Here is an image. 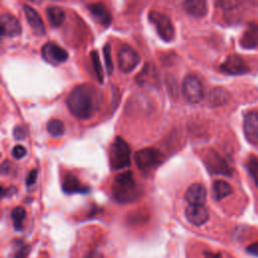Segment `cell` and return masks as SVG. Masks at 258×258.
I'll use <instances>...</instances> for the list:
<instances>
[{
  "instance_id": "obj_4",
  "label": "cell",
  "mask_w": 258,
  "mask_h": 258,
  "mask_svg": "<svg viewBox=\"0 0 258 258\" xmlns=\"http://www.w3.org/2000/svg\"><path fill=\"white\" fill-rule=\"evenodd\" d=\"M148 19L156 29L157 34L164 41H171L174 38V27L171 20L165 14L151 10L148 13Z\"/></svg>"
},
{
  "instance_id": "obj_17",
  "label": "cell",
  "mask_w": 258,
  "mask_h": 258,
  "mask_svg": "<svg viewBox=\"0 0 258 258\" xmlns=\"http://www.w3.org/2000/svg\"><path fill=\"white\" fill-rule=\"evenodd\" d=\"M92 16L103 26H109L112 22V15L103 3H91L87 6Z\"/></svg>"
},
{
  "instance_id": "obj_12",
  "label": "cell",
  "mask_w": 258,
  "mask_h": 258,
  "mask_svg": "<svg viewBox=\"0 0 258 258\" xmlns=\"http://www.w3.org/2000/svg\"><path fill=\"white\" fill-rule=\"evenodd\" d=\"M1 35L7 37H15L21 33V24L17 18L8 13H3L0 19Z\"/></svg>"
},
{
  "instance_id": "obj_26",
  "label": "cell",
  "mask_w": 258,
  "mask_h": 258,
  "mask_svg": "<svg viewBox=\"0 0 258 258\" xmlns=\"http://www.w3.org/2000/svg\"><path fill=\"white\" fill-rule=\"evenodd\" d=\"M90 56H91V60L93 63V68L95 71V74L99 80L100 83L103 82V78H104V74H103V69L100 62V57H99V53L96 50H92L90 52Z\"/></svg>"
},
{
  "instance_id": "obj_21",
  "label": "cell",
  "mask_w": 258,
  "mask_h": 258,
  "mask_svg": "<svg viewBox=\"0 0 258 258\" xmlns=\"http://www.w3.org/2000/svg\"><path fill=\"white\" fill-rule=\"evenodd\" d=\"M46 17L51 26L57 27L64 20V12L58 6H48L46 8Z\"/></svg>"
},
{
  "instance_id": "obj_6",
  "label": "cell",
  "mask_w": 258,
  "mask_h": 258,
  "mask_svg": "<svg viewBox=\"0 0 258 258\" xmlns=\"http://www.w3.org/2000/svg\"><path fill=\"white\" fill-rule=\"evenodd\" d=\"M182 95L190 104H197L204 98V89L201 81L195 75H186L182 81Z\"/></svg>"
},
{
  "instance_id": "obj_34",
  "label": "cell",
  "mask_w": 258,
  "mask_h": 258,
  "mask_svg": "<svg viewBox=\"0 0 258 258\" xmlns=\"http://www.w3.org/2000/svg\"><path fill=\"white\" fill-rule=\"evenodd\" d=\"M15 192H16V188H15L14 186H9V187H7V188L2 187V191H1V194H2V197H3V198L10 197V196L14 195Z\"/></svg>"
},
{
  "instance_id": "obj_20",
  "label": "cell",
  "mask_w": 258,
  "mask_h": 258,
  "mask_svg": "<svg viewBox=\"0 0 258 258\" xmlns=\"http://www.w3.org/2000/svg\"><path fill=\"white\" fill-rule=\"evenodd\" d=\"M233 192L232 186L223 179H217L213 183V197L216 201H221Z\"/></svg>"
},
{
  "instance_id": "obj_31",
  "label": "cell",
  "mask_w": 258,
  "mask_h": 258,
  "mask_svg": "<svg viewBox=\"0 0 258 258\" xmlns=\"http://www.w3.org/2000/svg\"><path fill=\"white\" fill-rule=\"evenodd\" d=\"M28 253H29V248L27 247V246H22V247H20L17 251H16V253H15V255H14V258H27V256H28Z\"/></svg>"
},
{
  "instance_id": "obj_30",
  "label": "cell",
  "mask_w": 258,
  "mask_h": 258,
  "mask_svg": "<svg viewBox=\"0 0 258 258\" xmlns=\"http://www.w3.org/2000/svg\"><path fill=\"white\" fill-rule=\"evenodd\" d=\"M36 177H37V170L36 169H31L28 172L27 176H26V180H25L26 185L27 186L33 185L35 183V181H36Z\"/></svg>"
},
{
  "instance_id": "obj_14",
  "label": "cell",
  "mask_w": 258,
  "mask_h": 258,
  "mask_svg": "<svg viewBox=\"0 0 258 258\" xmlns=\"http://www.w3.org/2000/svg\"><path fill=\"white\" fill-rule=\"evenodd\" d=\"M184 199L189 205L204 206L207 200V189L200 183H194L185 190Z\"/></svg>"
},
{
  "instance_id": "obj_29",
  "label": "cell",
  "mask_w": 258,
  "mask_h": 258,
  "mask_svg": "<svg viewBox=\"0 0 258 258\" xmlns=\"http://www.w3.org/2000/svg\"><path fill=\"white\" fill-rule=\"evenodd\" d=\"M217 4L225 10H232V9H235L240 4V2H238V1H220Z\"/></svg>"
},
{
  "instance_id": "obj_10",
  "label": "cell",
  "mask_w": 258,
  "mask_h": 258,
  "mask_svg": "<svg viewBox=\"0 0 258 258\" xmlns=\"http://www.w3.org/2000/svg\"><path fill=\"white\" fill-rule=\"evenodd\" d=\"M220 70L228 75H244L247 74L250 69L245 62V60L237 55V54H231L229 55L224 62L221 64Z\"/></svg>"
},
{
  "instance_id": "obj_8",
  "label": "cell",
  "mask_w": 258,
  "mask_h": 258,
  "mask_svg": "<svg viewBox=\"0 0 258 258\" xmlns=\"http://www.w3.org/2000/svg\"><path fill=\"white\" fill-rule=\"evenodd\" d=\"M204 163L208 170L214 174L230 176L233 172L229 164L216 151L210 150L204 157Z\"/></svg>"
},
{
  "instance_id": "obj_33",
  "label": "cell",
  "mask_w": 258,
  "mask_h": 258,
  "mask_svg": "<svg viewBox=\"0 0 258 258\" xmlns=\"http://www.w3.org/2000/svg\"><path fill=\"white\" fill-rule=\"evenodd\" d=\"M246 251H247L250 255H253V256L258 257V242H255V243L250 244V245L246 248Z\"/></svg>"
},
{
  "instance_id": "obj_27",
  "label": "cell",
  "mask_w": 258,
  "mask_h": 258,
  "mask_svg": "<svg viewBox=\"0 0 258 258\" xmlns=\"http://www.w3.org/2000/svg\"><path fill=\"white\" fill-rule=\"evenodd\" d=\"M104 52V58H105V64H106V70L108 75H111L113 73V60L111 57V46L109 43L105 44L103 48Z\"/></svg>"
},
{
  "instance_id": "obj_32",
  "label": "cell",
  "mask_w": 258,
  "mask_h": 258,
  "mask_svg": "<svg viewBox=\"0 0 258 258\" xmlns=\"http://www.w3.org/2000/svg\"><path fill=\"white\" fill-rule=\"evenodd\" d=\"M13 136L15 139H24L25 138V129L22 126H17L14 128Z\"/></svg>"
},
{
  "instance_id": "obj_24",
  "label": "cell",
  "mask_w": 258,
  "mask_h": 258,
  "mask_svg": "<svg viewBox=\"0 0 258 258\" xmlns=\"http://www.w3.org/2000/svg\"><path fill=\"white\" fill-rule=\"evenodd\" d=\"M11 219L16 230H21L25 219V210L22 207H16L11 212Z\"/></svg>"
},
{
  "instance_id": "obj_19",
  "label": "cell",
  "mask_w": 258,
  "mask_h": 258,
  "mask_svg": "<svg viewBox=\"0 0 258 258\" xmlns=\"http://www.w3.org/2000/svg\"><path fill=\"white\" fill-rule=\"evenodd\" d=\"M182 5L189 15L197 18L204 17L208 12L207 2L204 0H187Z\"/></svg>"
},
{
  "instance_id": "obj_35",
  "label": "cell",
  "mask_w": 258,
  "mask_h": 258,
  "mask_svg": "<svg viewBox=\"0 0 258 258\" xmlns=\"http://www.w3.org/2000/svg\"><path fill=\"white\" fill-rule=\"evenodd\" d=\"M84 258H104L103 254L98 251H92L89 254H87Z\"/></svg>"
},
{
  "instance_id": "obj_15",
  "label": "cell",
  "mask_w": 258,
  "mask_h": 258,
  "mask_svg": "<svg viewBox=\"0 0 258 258\" xmlns=\"http://www.w3.org/2000/svg\"><path fill=\"white\" fill-rule=\"evenodd\" d=\"M23 12L25 14L26 20L31 28V30L33 31V33L35 35H43L44 34V25L42 22L41 17L39 16V14L36 12V10L28 5H23Z\"/></svg>"
},
{
  "instance_id": "obj_22",
  "label": "cell",
  "mask_w": 258,
  "mask_h": 258,
  "mask_svg": "<svg viewBox=\"0 0 258 258\" xmlns=\"http://www.w3.org/2000/svg\"><path fill=\"white\" fill-rule=\"evenodd\" d=\"M228 101V94L221 88H215L212 90L209 96V102L212 106H222Z\"/></svg>"
},
{
  "instance_id": "obj_3",
  "label": "cell",
  "mask_w": 258,
  "mask_h": 258,
  "mask_svg": "<svg viewBox=\"0 0 258 258\" xmlns=\"http://www.w3.org/2000/svg\"><path fill=\"white\" fill-rule=\"evenodd\" d=\"M131 149L128 143L120 136H117L112 142L109 150V160L110 166L114 170L124 169L129 167Z\"/></svg>"
},
{
  "instance_id": "obj_1",
  "label": "cell",
  "mask_w": 258,
  "mask_h": 258,
  "mask_svg": "<svg viewBox=\"0 0 258 258\" xmlns=\"http://www.w3.org/2000/svg\"><path fill=\"white\" fill-rule=\"evenodd\" d=\"M66 104L76 118L86 120L99 110L100 95L93 86L87 84L80 85L70 92Z\"/></svg>"
},
{
  "instance_id": "obj_5",
  "label": "cell",
  "mask_w": 258,
  "mask_h": 258,
  "mask_svg": "<svg viewBox=\"0 0 258 258\" xmlns=\"http://www.w3.org/2000/svg\"><path fill=\"white\" fill-rule=\"evenodd\" d=\"M134 160L141 171H149L161 162V152L153 147L142 148L134 153Z\"/></svg>"
},
{
  "instance_id": "obj_28",
  "label": "cell",
  "mask_w": 258,
  "mask_h": 258,
  "mask_svg": "<svg viewBox=\"0 0 258 258\" xmlns=\"http://www.w3.org/2000/svg\"><path fill=\"white\" fill-rule=\"evenodd\" d=\"M26 149L22 145H16L12 149V155L15 159H21L25 156Z\"/></svg>"
},
{
  "instance_id": "obj_16",
  "label": "cell",
  "mask_w": 258,
  "mask_h": 258,
  "mask_svg": "<svg viewBox=\"0 0 258 258\" xmlns=\"http://www.w3.org/2000/svg\"><path fill=\"white\" fill-rule=\"evenodd\" d=\"M61 188L63 192L71 195V194H86L90 190V188L84 184L81 183V181L77 178L76 175L73 173H66L64 176L62 177V182H61Z\"/></svg>"
},
{
  "instance_id": "obj_23",
  "label": "cell",
  "mask_w": 258,
  "mask_h": 258,
  "mask_svg": "<svg viewBox=\"0 0 258 258\" xmlns=\"http://www.w3.org/2000/svg\"><path fill=\"white\" fill-rule=\"evenodd\" d=\"M47 132L53 137H59L64 133V125L58 119H51L46 124Z\"/></svg>"
},
{
  "instance_id": "obj_7",
  "label": "cell",
  "mask_w": 258,
  "mask_h": 258,
  "mask_svg": "<svg viewBox=\"0 0 258 258\" xmlns=\"http://www.w3.org/2000/svg\"><path fill=\"white\" fill-rule=\"evenodd\" d=\"M118 67L123 73L132 72L140 61V56L131 46L124 44L118 50Z\"/></svg>"
},
{
  "instance_id": "obj_11",
  "label": "cell",
  "mask_w": 258,
  "mask_h": 258,
  "mask_svg": "<svg viewBox=\"0 0 258 258\" xmlns=\"http://www.w3.org/2000/svg\"><path fill=\"white\" fill-rule=\"evenodd\" d=\"M243 129L246 139L253 145H258V112L252 111L245 115Z\"/></svg>"
},
{
  "instance_id": "obj_36",
  "label": "cell",
  "mask_w": 258,
  "mask_h": 258,
  "mask_svg": "<svg viewBox=\"0 0 258 258\" xmlns=\"http://www.w3.org/2000/svg\"><path fill=\"white\" fill-rule=\"evenodd\" d=\"M205 258H223L221 253H213V252H206Z\"/></svg>"
},
{
  "instance_id": "obj_25",
  "label": "cell",
  "mask_w": 258,
  "mask_h": 258,
  "mask_svg": "<svg viewBox=\"0 0 258 258\" xmlns=\"http://www.w3.org/2000/svg\"><path fill=\"white\" fill-rule=\"evenodd\" d=\"M247 171L258 186V157L256 156H250L246 163Z\"/></svg>"
},
{
  "instance_id": "obj_9",
  "label": "cell",
  "mask_w": 258,
  "mask_h": 258,
  "mask_svg": "<svg viewBox=\"0 0 258 258\" xmlns=\"http://www.w3.org/2000/svg\"><path fill=\"white\" fill-rule=\"evenodd\" d=\"M41 55L43 59L51 64H59L68 59L69 53L66 49L52 41L44 43L41 47Z\"/></svg>"
},
{
  "instance_id": "obj_18",
  "label": "cell",
  "mask_w": 258,
  "mask_h": 258,
  "mask_svg": "<svg viewBox=\"0 0 258 258\" xmlns=\"http://www.w3.org/2000/svg\"><path fill=\"white\" fill-rule=\"evenodd\" d=\"M240 45L246 49H252L258 45V24L250 22L247 25L240 39Z\"/></svg>"
},
{
  "instance_id": "obj_13",
  "label": "cell",
  "mask_w": 258,
  "mask_h": 258,
  "mask_svg": "<svg viewBox=\"0 0 258 258\" xmlns=\"http://www.w3.org/2000/svg\"><path fill=\"white\" fill-rule=\"evenodd\" d=\"M187 221L195 226H202L209 220V212L204 206L188 205L185 209Z\"/></svg>"
},
{
  "instance_id": "obj_2",
  "label": "cell",
  "mask_w": 258,
  "mask_h": 258,
  "mask_svg": "<svg viewBox=\"0 0 258 258\" xmlns=\"http://www.w3.org/2000/svg\"><path fill=\"white\" fill-rule=\"evenodd\" d=\"M112 194L116 202L120 204H129L135 202L139 196L140 190L130 170L121 172L114 177L112 182Z\"/></svg>"
}]
</instances>
